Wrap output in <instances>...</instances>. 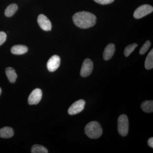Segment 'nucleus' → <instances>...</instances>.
<instances>
[{
	"label": "nucleus",
	"mask_w": 153,
	"mask_h": 153,
	"mask_svg": "<svg viewBox=\"0 0 153 153\" xmlns=\"http://www.w3.org/2000/svg\"><path fill=\"white\" fill-rule=\"evenodd\" d=\"M153 8L150 5L145 4L140 6L134 11V17L136 19H140L152 13Z\"/></svg>",
	"instance_id": "obj_4"
},
{
	"label": "nucleus",
	"mask_w": 153,
	"mask_h": 153,
	"mask_svg": "<svg viewBox=\"0 0 153 153\" xmlns=\"http://www.w3.org/2000/svg\"><path fill=\"white\" fill-rule=\"evenodd\" d=\"M11 51L14 55H23L27 52L28 48L24 45H15L11 48Z\"/></svg>",
	"instance_id": "obj_11"
},
{
	"label": "nucleus",
	"mask_w": 153,
	"mask_h": 153,
	"mask_svg": "<svg viewBox=\"0 0 153 153\" xmlns=\"http://www.w3.org/2000/svg\"><path fill=\"white\" fill-rule=\"evenodd\" d=\"M145 66L147 69H151L153 68V50L148 54L145 61Z\"/></svg>",
	"instance_id": "obj_15"
},
{
	"label": "nucleus",
	"mask_w": 153,
	"mask_h": 153,
	"mask_svg": "<svg viewBox=\"0 0 153 153\" xmlns=\"http://www.w3.org/2000/svg\"><path fill=\"white\" fill-rule=\"evenodd\" d=\"M118 131L120 135L125 137L128 134L129 123L127 116L121 115L118 119Z\"/></svg>",
	"instance_id": "obj_3"
},
{
	"label": "nucleus",
	"mask_w": 153,
	"mask_h": 153,
	"mask_svg": "<svg viewBox=\"0 0 153 153\" xmlns=\"http://www.w3.org/2000/svg\"><path fill=\"white\" fill-rule=\"evenodd\" d=\"M137 46V44H136V43H134V44L127 46L125 49L124 52V54L125 56L128 57Z\"/></svg>",
	"instance_id": "obj_18"
},
{
	"label": "nucleus",
	"mask_w": 153,
	"mask_h": 153,
	"mask_svg": "<svg viewBox=\"0 0 153 153\" xmlns=\"http://www.w3.org/2000/svg\"><path fill=\"white\" fill-rule=\"evenodd\" d=\"M73 22L76 26L81 29H88L96 24L95 15L89 12L82 11L74 14L72 17Z\"/></svg>",
	"instance_id": "obj_1"
},
{
	"label": "nucleus",
	"mask_w": 153,
	"mask_h": 153,
	"mask_svg": "<svg viewBox=\"0 0 153 153\" xmlns=\"http://www.w3.org/2000/svg\"><path fill=\"white\" fill-rule=\"evenodd\" d=\"M115 47L114 44H110L105 47L103 52V57L105 60H108L111 59L114 55Z\"/></svg>",
	"instance_id": "obj_10"
},
{
	"label": "nucleus",
	"mask_w": 153,
	"mask_h": 153,
	"mask_svg": "<svg viewBox=\"0 0 153 153\" xmlns=\"http://www.w3.org/2000/svg\"><path fill=\"white\" fill-rule=\"evenodd\" d=\"M151 43L150 41H147L144 44L143 47L141 48L140 50V55H143L147 52L151 47Z\"/></svg>",
	"instance_id": "obj_19"
},
{
	"label": "nucleus",
	"mask_w": 153,
	"mask_h": 153,
	"mask_svg": "<svg viewBox=\"0 0 153 153\" xmlns=\"http://www.w3.org/2000/svg\"><path fill=\"white\" fill-rule=\"evenodd\" d=\"M42 92L40 88H36L30 94L28 97V103L31 105H37L41 101Z\"/></svg>",
	"instance_id": "obj_7"
},
{
	"label": "nucleus",
	"mask_w": 153,
	"mask_h": 153,
	"mask_svg": "<svg viewBox=\"0 0 153 153\" xmlns=\"http://www.w3.org/2000/svg\"><path fill=\"white\" fill-rule=\"evenodd\" d=\"M18 7L16 4H13L9 5L5 11V15L6 16L10 17L13 16L18 10Z\"/></svg>",
	"instance_id": "obj_16"
},
{
	"label": "nucleus",
	"mask_w": 153,
	"mask_h": 153,
	"mask_svg": "<svg viewBox=\"0 0 153 153\" xmlns=\"http://www.w3.org/2000/svg\"><path fill=\"white\" fill-rule=\"evenodd\" d=\"M14 134L13 130L10 127H5L0 129V137L10 138L13 137Z\"/></svg>",
	"instance_id": "obj_12"
},
{
	"label": "nucleus",
	"mask_w": 153,
	"mask_h": 153,
	"mask_svg": "<svg viewBox=\"0 0 153 153\" xmlns=\"http://www.w3.org/2000/svg\"><path fill=\"white\" fill-rule=\"evenodd\" d=\"M85 133L86 135L90 138L96 139L101 136L102 130L98 122L92 121L85 126Z\"/></svg>",
	"instance_id": "obj_2"
},
{
	"label": "nucleus",
	"mask_w": 153,
	"mask_h": 153,
	"mask_svg": "<svg viewBox=\"0 0 153 153\" xmlns=\"http://www.w3.org/2000/svg\"><path fill=\"white\" fill-rule=\"evenodd\" d=\"M142 109L146 113H152L153 111V101H145L142 103L141 105Z\"/></svg>",
	"instance_id": "obj_14"
},
{
	"label": "nucleus",
	"mask_w": 153,
	"mask_h": 153,
	"mask_svg": "<svg viewBox=\"0 0 153 153\" xmlns=\"http://www.w3.org/2000/svg\"><path fill=\"white\" fill-rule=\"evenodd\" d=\"M31 153H48V151L47 148L43 146L39 145H35L32 147Z\"/></svg>",
	"instance_id": "obj_17"
},
{
	"label": "nucleus",
	"mask_w": 153,
	"mask_h": 153,
	"mask_svg": "<svg viewBox=\"0 0 153 153\" xmlns=\"http://www.w3.org/2000/svg\"><path fill=\"white\" fill-rule=\"evenodd\" d=\"M96 2L102 5L108 4L114 1V0H94Z\"/></svg>",
	"instance_id": "obj_20"
},
{
	"label": "nucleus",
	"mask_w": 153,
	"mask_h": 153,
	"mask_svg": "<svg viewBox=\"0 0 153 153\" xmlns=\"http://www.w3.org/2000/svg\"><path fill=\"white\" fill-rule=\"evenodd\" d=\"M38 25L42 30L45 31H51L52 26L49 19L43 14H41L38 18Z\"/></svg>",
	"instance_id": "obj_9"
},
{
	"label": "nucleus",
	"mask_w": 153,
	"mask_h": 153,
	"mask_svg": "<svg viewBox=\"0 0 153 153\" xmlns=\"http://www.w3.org/2000/svg\"><path fill=\"white\" fill-rule=\"evenodd\" d=\"M1 88H0V95H1Z\"/></svg>",
	"instance_id": "obj_23"
},
{
	"label": "nucleus",
	"mask_w": 153,
	"mask_h": 153,
	"mask_svg": "<svg viewBox=\"0 0 153 153\" xmlns=\"http://www.w3.org/2000/svg\"><path fill=\"white\" fill-rule=\"evenodd\" d=\"M60 63V57L58 55L52 56L48 60L47 67L50 72H54L59 68Z\"/></svg>",
	"instance_id": "obj_8"
},
{
	"label": "nucleus",
	"mask_w": 153,
	"mask_h": 153,
	"mask_svg": "<svg viewBox=\"0 0 153 153\" xmlns=\"http://www.w3.org/2000/svg\"><path fill=\"white\" fill-rule=\"evenodd\" d=\"M148 144L150 147L153 148V137H151L148 140Z\"/></svg>",
	"instance_id": "obj_22"
},
{
	"label": "nucleus",
	"mask_w": 153,
	"mask_h": 153,
	"mask_svg": "<svg viewBox=\"0 0 153 153\" xmlns=\"http://www.w3.org/2000/svg\"><path fill=\"white\" fill-rule=\"evenodd\" d=\"M85 103V101L83 100H79L75 102L68 108V113L73 115L81 112L84 109Z\"/></svg>",
	"instance_id": "obj_6"
},
{
	"label": "nucleus",
	"mask_w": 153,
	"mask_h": 153,
	"mask_svg": "<svg viewBox=\"0 0 153 153\" xmlns=\"http://www.w3.org/2000/svg\"><path fill=\"white\" fill-rule=\"evenodd\" d=\"M6 74L7 77L11 83L16 82L17 78V75L16 71L12 67H8L6 69Z\"/></svg>",
	"instance_id": "obj_13"
},
{
	"label": "nucleus",
	"mask_w": 153,
	"mask_h": 153,
	"mask_svg": "<svg viewBox=\"0 0 153 153\" xmlns=\"http://www.w3.org/2000/svg\"><path fill=\"white\" fill-rule=\"evenodd\" d=\"M7 39V35L3 32H0V46L5 42Z\"/></svg>",
	"instance_id": "obj_21"
},
{
	"label": "nucleus",
	"mask_w": 153,
	"mask_h": 153,
	"mask_svg": "<svg viewBox=\"0 0 153 153\" xmlns=\"http://www.w3.org/2000/svg\"><path fill=\"white\" fill-rule=\"evenodd\" d=\"M93 69V63L92 60L87 58L82 63L80 70V75L82 77H87L92 73Z\"/></svg>",
	"instance_id": "obj_5"
}]
</instances>
